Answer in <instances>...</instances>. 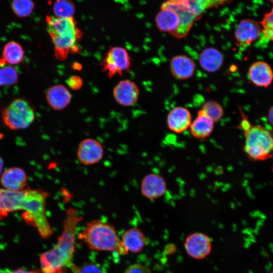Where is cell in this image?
I'll list each match as a JSON object with an SVG mask.
<instances>
[{
    "mask_svg": "<svg viewBox=\"0 0 273 273\" xmlns=\"http://www.w3.org/2000/svg\"><path fill=\"white\" fill-rule=\"evenodd\" d=\"M195 64L188 56L178 55L170 60V69L172 75L176 78L185 80L191 77L195 71Z\"/></svg>",
    "mask_w": 273,
    "mask_h": 273,
    "instance_id": "obj_17",
    "label": "cell"
},
{
    "mask_svg": "<svg viewBox=\"0 0 273 273\" xmlns=\"http://www.w3.org/2000/svg\"><path fill=\"white\" fill-rule=\"evenodd\" d=\"M272 158H273V153H272Z\"/></svg>",
    "mask_w": 273,
    "mask_h": 273,
    "instance_id": "obj_40",
    "label": "cell"
},
{
    "mask_svg": "<svg viewBox=\"0 0 273 273\" xmlns=\"http://www.w3.org/2000/svg\"><path fill=\"white\" fill-rule=\"evenodd\" d=\"M139 93L136 84L127 79L119 81L113 90V97L116 102L125 107L132 106L137 102Z\"/></svg>",
    "mask_w": 273,
    "mask_h": 273,
    "instance_id": "obj_13",
    "label": "cell"
},
{
    "mask_svg": "<svg viewBox=\"0 0 273 273\" xmlns=\"http://www.w3.org/2000/svg\"><path fill=\"white\" fill-rule=\"evenodd\" d=\"M10 273H42L40 269L26 270L22 268H18Z\"/></svg>",
    "mask_w": 273,
    "mask_h": 273,
    "instance_id": "obj_32",
    "label": "cell"
},
{
    "mask_svg": "<svg viewBox=\"0 0 273 273\" xmlns=\"http://www.w3.org/2000/svg\"><path fill=\"white\" fill-rule=\"evenodd\" d=\"M3 166H4V162L2 158L0 156V177L2 174Z\"/></svg>",
    "mask_w": 273,
    "mask_h": 273,
    "instance_id": "obj_34",
    "label": "cell"
},
{
    "mask_svg": "<svg viewBox=\"0 0 273 273\" xmlns=\"http://www.w3.org/2000/svg\"><path fill=\"white\" fill-rule=\"evenodd\" d=\"M199 62L204 70L209 72H214L222 66L223 57L221 53L216 49L208 48L200 53Z\"/></svg>",
    "mask_w": 273,
    "mask_h": 273,
    "instance_id": "obj_21",
    "label": "cell"
},
{
    "mask_svg": "<svg viewBox=\"0 0 273 273\" xmlns=\"http://www.w3.org/2000/svg\"><path fill=\"white\" fill-rule=\"evenodd\" d=\"M273 4V0H269Z\"/></svg>",
    "mask_w": 273,
    "mask_h": 273,
    "instance_id": "obj_38",
    "label": "cell"
},
{
    "mask_svg": "<svg viewBox=\"0 0 273 273\" xmlns=\"http://www.w3.org/2000/svg\"><path fill=\"white\" fill-rule=\"evenodd\" d=\"M82 217L73 207L68 208L63 221V230L56 245L40 256L42 273H64L73 264L76 228Z\"/></svg>",
    "mask_w": 273,
    "mask_h": 273,
    "instance_id": "obj_2",
    "label": "cell"
},
{
    "mask_svg": "<svg viewBox=\"0 0 273 273\" xmlns=\"http://www.w3.org/2000/svg\"><path fill=\"white\" fill-rule=\"evenodd\" d=\"M70 269L72 273H102L100 268L93 263H88L81 266L73 263Z\"/></svg>",
    "mask_w": 273,
    "mask_h": 273,
    "instance_id": "obj_29",
    "label": "cell"
},
{
    "mask_svg": "<svg viewBox=\"0 0 273 273\" xmlns=\"http://www.w3.org/2000/svg\"><path fill=\"white\" fill-rule=\"evenodd\" d=\"M142 195L149 200H155L163 196L167 190V184L160 175L150 173L146 175L141 184Z\"/></svg>",
    "mask_w": 273,
    "mask_h": 273,
    "instance_id": "obj_10",
    "label": "cell"
},
{
    "mask_svg": "<svg viewBox=\"0 0 273 273\" xmlns=\"http://www.w3.org/2000/svg\"><path fill=\"white\" fill-rule=\"evenodd\" d=\"M183 1V0H167L166 1L170 3H178Z\"/></svg>",
    "mask_w": 273,
    "mask_h": 273,
    "instance_id": "obj_36",
    "label": "cell"
},
{
    "mask_svg": "<svg viewBox=\"0 0 273 273\" xmlns=\"http://www.w3.org/2000/svg\"><path fill=\"white\" fill-rule=\"evenodd\" d=\"M187 253L195 259H202L208 255L211 249V242L207 235L195 233L189 235L185 243Z\"/></svg>",
    "mask_w": 273,
    "mask_h": 273,
    "instance_id": "obj_11",
    "label": "cell"
},
{
    "mask_svg": "<svg viewBox=\"0 0 273 273\" xmlns=\"http://www.w3.org/2000/svg\"><path fill=\"white\" fill-rule=\"evenodd\" d=\"M155 22L158 29L170 34L177 29L179 19L177 15L168 9H162L155 17Z\"/></svg>",
    "mask_w": 273,
    "mask_h": 273,
    "instance_id": "obj_22",
    "label": "cell"
},
{
    "mask_svg": "<svg viewBox=\"0 0 273 273\" xmlns=\"http://www.w3.org/2000/svg\"><path fill=\"white\" fill-rule=\"evenodd\" d=\"M124 273H152L151 269L140 264H133L128 266Z\"/></svg>",
    "mask_w": 273,
    "mask_h": 273,
    "instance_id": "obj_30",
    "label": "cell"
},
{
    "mask_svg": "<svg viewBox=\"0 0 273 273\" xmlns=\"http://www.w3.org/2000/svg\"><path fill=\"white\" fill-rule=\"evenodd\" d=\"M234 0H183L178 3H163L161 7L174 12L180 23L193 25L207 10L228 4Z\"/></svg>",
    "mask_w": 273,
    "mask_h": 273,
    "instance_id": "obj_6",
    "label": "cell"
},
{
    "mask_svg": "<svg viewBox=\"0 0 273 273\" xmlns=\"http://www.w3.org/2000/svg\"><path fill=\"white\" fill-rule=\"evenodd\" d=\"M35 117L34 110L28 102L22 99L14 100L2 112L5 125L13 130L28 127Z\"/></svg>",
    "mask_w": 273,
    "mask_h": 273,
    "instance_id": "obj_7",
    "label": "cell"
},
{
    "mask_svg": "<svg viewBox=\"0 0 273 273\" xmlns=\"http://www.w3.org/2000/svg\"><path fill=\"white\" fill-rule=\"evenodd\" d=\"M72 96L64 85L58 84L51 87L46 94V99L49 106L56 110L66 108L71 100Z\"/></svg>",
    "mask_w": 273,
    "mask_h": 273,
    "instance_id": "obj_18",
    "label": "cell"
},
{
    "mask_svg": "<svg viewBox=\"0 0 273 273\" xmlns=\"http://www.w3.org/2000/svg\"><path fill=\"white\" fill-rule=\"evenodd\" d=\"M104 155L102 144L98 140L86 138L81 141L76 150L78 162L85 166H90L100 162Z\"/></svg>",
    "mask_w": 273,
    "mask_h": 273,
    "instance_id": "obj_9",
    "label": "cell"
},
{
    "mask_svg": "<svg viewBox=\"0 0 273 273\" xmlns=\"http://www.w3.org/2000/svg\"><path fill=\"white\" fill-rule=\"evenodd\" d=\"M240 127L245 135L243 150L251 161H263L272 158L273 131L260 125H252L243 115Z\"/></svg>",
    "mask_w": 273,
    "mask_h": 273,
    "instance_id": "obj_5",
    "label": "cell"
},
{
    "mask_svg": "<svg viewBox=\"0 0 273 273\" xmlns=\"http://www.w3.org/2000/svg\"><path fill=\"white\" fill-rule=\"evenodd\" d=\"M192 115L190 111L183 107L172 109L167 117V125L172 131L180 133L187 130L192 123Z\"/></svg>",
    "mask_w": 273,
    "mask_h": 273,
    "instance_id": "obj_15",
    "label": "cell"
},
{
    "mask_svg": "<svg viewBox=\"0 0 273 273\" xmlns=\"http://www.w3.org/2000/svg\"><path fill=\"white\" fill-rule=\"evenodd\" d=\"M262 38L263 40L273 42V8L266 13L260 22Z\"/></svg>",
    "mask_w": 273,
    "mask_h": 273,
    "instance_id": "obj_27",
    "label": "cell"
},
{
    "mask_svg": "<svg viewBox=\"0 0 273 273\" xmlns=\"http://www.w3.org/2000/svg\"><path fill=\"white\" fill-rule=\"evenodd\" d=\"M18 79V73L14 67L0 68V86L13 85L17 83Z\"/></svg>",
    "mask_w": 273,
    "mask_h": 273,
    "instance_id": "obj_28",
    "label": "cell"
},
{
    "mask_svg": "<svg viewBox=\"0 0 273 273\" xmlns=\"http://www.w3.org/2000/svg\"><path fill=\"white\" fill-rule=\"evenodd\" d=\"M47 30L54 45L55 56L64 60L70 53H76L82 33L74 17L60 18L47 16Z\"/></svg>",
    "mask_w": 273,
    "mask_h": 273,
    "instance_id": "obj_3",
    "label": "cell"
},
{
    "mask_svg": "<svg viewBox=\"0 0 273 273\" xmlns=\"http://www.w3.org/2000/svg\"><path fill=\"white\" fill-rule=\"evenodd\" d=\"M53 10L55 17H73L75 6L70 0H56L53 5Z\"/></svg>",
    "mask_w": 273,
    "mask_h": 273,
    "instance_id": "obj_24",
    "label": "cell"
},
{
    "mask_svg": "<svg viewBox=\"0 0 273 273\" xmlns=\"http://www.w3.org/2000/svg\"><path fill=\"white\" fill-rule=\"evenodd\" d=\"M5 62L3 60V59L2 58H0V67L1 66H3L4 65V64H5Z\"/></svg>",
    "mask_w": 273,
    "mask_h": 273,
    "instance_id": "obj_37",
    "label": "cell"
},
{
    "mask_svg": "<svg viewBox=\"0 0 273 273\" xmlns=\"http://www.w3.org/2000/svg\"><path fill=\"white\" fill-rule=\"evenodd\" d=\"M267 119L269 123L273 125V106L269 109L268 112Z\"/></svg>",
    "mask_w": 273,
    "mask_h": 273,
    "instance_id": "obj_33",
    "label": "cell"
},
{
    "mask_svg": "<svg viewBox=\"0 0 273 273\" xmlns=\"http://www.w3.org/2000/svg\"><path fill=\"white\" fill-rule=\"evenodd\" d=\"M0 180L4 189L11 191H19L24 189L26 187L27 175L22 168L11 167L6 169L2 173Z\"/></svg>",
    "mask_w": 273,
    "mask_h": 273,
    "instance_id": "obj_14",
    "label": "cell"
},
{
    "mask_svg": "<svg viewBox=\"0 0 273 273\" xmlns=\"http://www.w3.org/2000/svg\"><path fill=\"white\" fill-rule=\"evenodd\" d=\"M73 68L76 70H80L81 68V66L80 64L77 63L73 65Z\"/></svg>",
    "mask_w": 273,
    "mask_h": 273,
    "instance_id": "obj_35",
    "label": "cell"
},
{
    "mask_svg": "<svg viewBox=\"0 0 273 273\" xmlns=\"http://www.w3.org/2000/svg\"><path fill=\"white\" fill-rule=\"evenodd\" d=\"M68 86L73 90H76L79 89L83 85L82 78L77 75L70 76L67 81Z\"/></svg>",
    "mask_w": 273,
    "mask_h": 273,
    "instance_id": "obj_31",
    "label": "cell"
},
{
    "mask_svg": "<svg viewBox=\"0 0 273 273\" xmlns=\"http://www.w3.org/2000/svg\"><path fill=\"white\" fill-rule=\"evenodd\" d=\"M78 238L92 250L114 251L120 255L128 252L118 238L114 226L101 219L87 222L78 234Z\"/></svg>",
    "mask_w": 273,
    "mask_h": 273,
    "instance_id": "obj_4",
    "label": "cell"
},
{
    "mask_svg": "<svg viewBox=\"0 0 273 273\" xmlns=\"http://www.w3.org/2000/svg\"><path fill=\"white\" fill-rule=\"evenodd\" d=\"M201 110L214 123L219 121L223 113L222 106L213 100H209L205 103Z\"/></svg>",
    "mask_w": 273,
    "mask_h": 273,
    "instance_id": "obj_26",
    "label": "cell"
},
{
    "mask_svg": "<svg viewBox=\"0 0 273 273\" xmlns=\"http://www.w3.org/2000/svg\"><path fill=\"white\" fill-rule=\"evenodd\" d=\"M131 58L127 50L120 47H110L101 63L102 71L110 78L129 71Z\"/></svg>",
    "mask_w": 273,
    "mask_h": 273,
    "instance_id": "obj_8",
    "label": "cell"
},
{
    "mask_svg": "<svg viewBox=\"0 0 273 273\" xmlns=\"http://www.w3.org/2000/svg\"><path fill=\"white\" fill-rule=\"evenodd\" d=\"M214 127V122L201 110L190 126L192 135L198 139H205L209 137Z\"/></svg>",
    "mask_w": 273,
    "mask_h": 273,
    "instance_id": "obj_20",
    "label": "cell"
},
{
    "mask_svg": "<svg viewBox=\"0 0 273 273\" xmlns=\"http://www.w3.org/2000/svg\"><path fill=\"white\" fill-rule=\"evenodd\" d=\"M248 76L251 82L256 86L267 87L273 81V71L267 63L258 61L249 67Z\"/></svg>",
    "mask_w": 273,
    "mask_h": 273,
    "instance_id": "obj_16",
    "label": "cell"
},
{
    "mask_svg": "<svg viewBox=\"0 0 273 273\" xmlns=\"http://www.w3.org/2000/svg\"><path fill=\"white\" fill-rule=\"evenodd\" d=\"M35 7L32 0H13L11 8L15 14L19 17L29 16Z\"/></svg>",
    "mask_w": 273,
    "mask_h": 273,
    "instance_id": "obj_25",
    "label": "cell"
},
{
    "mask_svg": "<svg viewBox=\"0 0 273 273\" xmlns=\"http://www.w3.org/2000/svg\"><path fill=\"white\" fill-rule=\"evenodd\" d=\"M23 58L24 51L20 44L12 41L5 45L2 58L5 63L12 65L19 64Z\"/></svg>",
    "mask_w": 273,
    "mask_h": 273,
    "instance_id": "obj_23",
    "label": "cell"
},
{
    "mask_svg": "<svg viewBox=\"0 0 273 273\" xmlns=\"http://www.w3.org/2000/svg\"><path fill=\"white\" fill-rule=\"evenodd\" d=\"M121 241L128 252L134 253L141 252L147 244V239L143 233L134 228L125 231L121 236Z\"/></svg>",
    "mask_w": 273,
    "mask_h": 273,
    "instance_id": "obj_19",
    "label": "cell"
},
{
    "mask_svg": "<svg viewBox=\"0 0 273 273\" xmlns=\"http://www.w3.org/2000/svg\"><path fill=\"white\" fill-rule=\"evenodd\" d=\"M49 194L42 189H24L19 191L0 189V220L15 211H24L22 217L36 228L41 238L53 234L46 215V202Z\"/></svg>",
    "mask_w": 273,
    "mask_h": 273,
    "instance_id": "obj_1",
    "label": "cell"
},
{
    "mask_svg": "<svg viewBox=\"0 0 273 273\" xmlns=\"http://www.w3.org/2000/svg\"><path fill=\"white\" fill-rule=\"evenodd\" d=\"M260 24L250 19L242 20L237 26L235 31V37L241 45H250L258 39L261 35Z\"/></svg>",
    "mask_w": 273,
    "mask_h": 273,
    "instance_id": "obj_12",
    "label": "cell"
},
{
    "mask_svg": "<svg viewBox=\"0 0 273 273\" xmlns=\"http://www.w3.org/2000/svg\"><path fill=\"white\" fill-rule=\"evenodd\" d=\"M270 273H273V271L271 272Z\"/></svg>",
    "mask_w": 273,
    "mask_h": 273,
    "instance_id": "obj_39",
    "label": "cell"
}]
</instances>
